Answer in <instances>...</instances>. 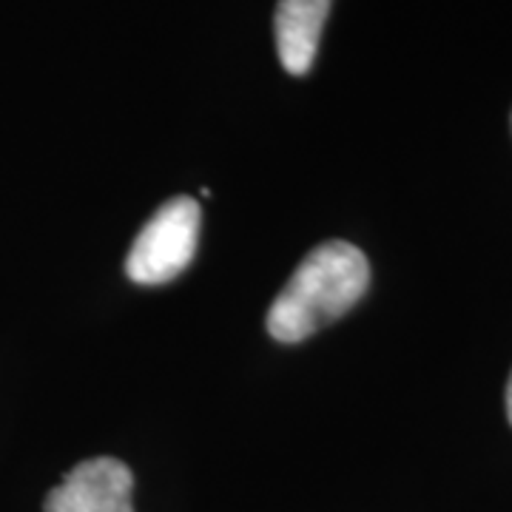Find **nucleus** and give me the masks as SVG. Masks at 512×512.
I'll list each match as a JSON object with an SVG mask.
<instances>
[{"label": "nucleus", "mask_w": 512, "mask_h": 512, "mask_svg": "<svg viewBox=\"0 0 512 512\" xmlns=\"http://www.w3.org/2000/svg\"><path fill=\"white\" fill-rule=\"evenodd\" d=\"M370 265L365 254L342 239L313 248L293 271L268 311V333L276 342H302L328 328L365 296Z\"/></svg>", "instance_id": "nucleus-1"}, {"label": "nucleus", "mask_w": 512, "mask_h": 512, "mask_svg": "<svg viewBox=\"0 0 512 512\" xmlns=\"http://www.w3.org/2000/svg\"><path fill=\"white\" fill-rule=\"evenodd\" d=\"M200 234V205L174 197L143 225L126 259V274L137 285H163L191 265Z\"/></svg>", "instance_id": "nucleus-2"}, {"label": "nucleus", "mask_w": 512, "mask_h": 512, "mask_svg": "<svg viewBox=\"0 0 512 512\" xmlns=\"http://www.w3.org/2000/svg\"><path fill=\"white\" fill-rule=\"evenodd\" d=\"M134 478L123 461L109 456L77 464L46 498V512H134Z\"/></svg>", "instance_id": "nucleus-3"}, {"label": "nucleus", "mask_w": 512, "mask_h": 512, "mask_svg": "<svg viewBox=\"0 0 512 512\" xmlns=\"http://www.w3.org/2000/svg\"><path fill=\"white\" fill-rule=\"evenodd\" d=\"M330 0H279L274 18L276 55L288 74H308L319 52Z\"/></svg>", "instance_id": "nucleus-4"}, {"label": "nucleus", "mask_w": 512, "mask_h": 512, "mask_svg": "<svg viewBox=\"0 0 512 512\" xmlns=\"http://www.w3.org/2000/svg\"><path fill=\"white\" fill-rule=\"evenodd\" d=\"M507 416H510V424H512V376H510V384H507Z\"/></svg>", "instance_id": "nucleus-5"}]
</instances>
